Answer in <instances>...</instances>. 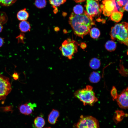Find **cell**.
I'll return each mask as SVG.
<instances>
[{"mask_svg":"<svg viewBox=\"0 0 128 128\" xmlns=\"http://www.w3.org/2000/svg\"><path fill=\"white\" fill-rule=\"evenodd\" d=\"M69 22L74 34L82 38L89 33L91 27L95 24L93 18L86 11L79 15L72 12Z\"/></svg>","mask_w":128,"mask_h":128,"instance_id":"1","label":"cell"},{"mask_svg":"<svg viewBox=\"0 0 128 128\" xmlns=\"http://www.w3.org/2000/svg\"><path fill=\"white\" fill-rule=\"evenodd\" d=\"M128 27V23L125 22L115 24L111 28L110 35L111 39L113 41L117 40L127 46Z\"/></svg>","mask_w":128,"mask_h":128,"instance_id":"2","label":"cell"},{"mask_svg":"<svg viewBox=\"0 0 128 128\" xmlns=\"http://www.w3.org/2000/svg\"><path fill=\"white\" fill-rule=\"evenodd\" d=\"M74 95L85 106L89 105L92 106L98 101L93 90V87L90 85H87L85 88L78 90Z\"/></svg>","mask_w":128,"mask_h":128,"instance_id":"3","label":"cell"},{"mask_svg":"<svg viewBox=\"0 0 128 128\" xmlns=\"http://www.w3.org/2000/svg\"><path fill=\"white\" fill-rule=\"evenodd\" d=\"M78 44L75 41L68 38L65 40L59 47L62 55L71 59L74 54L78 51Z\"/></svg>","mask_w":128,"mask_h":128,"instance_id":"4","label":"cell"},{"mask_svg":"<svg viewBox=\"0 0 128 128\" xmlns=\"http://www.w3.org/2000/svg\"><path fill=\"white\" fill-rule=\"evenodd\" d=\"M102 0L100 7L105 16L109 17L113 12L118 11L123 13L124 11L123 7L118 5L116 0Z\"/></svg>","mask_w":128,"mask_h":128,"instance_id":"5","label":"cell"},{"mask_svg":"<svg viewBox=\"0 0 128 128\" xmlns=\"http://www.w3.org/2000/svg\"><path fill=\"white\" fill-rule=\"evenodd\" d=\"M73 128H100L98 120L90 116L81 115L77 123L73 126Z\"/></svg>","mask_w":128,"mask_h":128,"instance_id":"6","label":"cell"},{"mask_svg":"<svg viewBox=\"0 0 128 128\" xmlns=\"http://www.w3.org/2000/svg\"><path fill=\"white\" fill-rule=\"evenodd\" d=\"M11 90L9 78L0 74V101L5 99Z\"/></svg>","mask_w":128,"mask_h":128,"instance_id":"7","label":"cell"},{"mask_svg":"<svg viewBox=\"0 0 128 128\" xmlns=\"http://www.w3.org/2000/svg\"><path fill=\"white\" fill-rule=\"evenodd\" d=\"M87 12L92 18L100 14L102 12L98 0H86Z\"/></svg>","mask_w":128,"mask_h":128,"instance_id":"8","label":"cell"},{"mask_svg":"<svg viewBox=\"0 0 128 128\" xmlns=\"http://www.w3.org/2000/svg\"><path fill=\"white\" fill-rule=\"evenodd\" d=\"M128 88L124 89L120 93L117 95L116 98L119 106L122 109L128 108Z\"/></svg>","mask_w":128,"mask_h":128,"instance_id":"9","label":"cell"},{"mask_svg":"<svg viewBox=\"0 0 128 128\" xmlns=\"http://www.w3.org/2000/svg\"><path fill=\"white\" fill-rule=\"evenodd\" d=\"M59 115V113L58 110L53 109L48 115V122L51 124H55L57 121V119Z\"/></svg>","mask_w":128,"mask_h":128,"instance_id":"10","label":"cell"},{"mask_svg":"<svg viewBox=\"0 0 128 128\" xmlns=\"http://www.w3.org/2000/svg\"><path fill=\"white\" fill-rule=\"evenodd\" d=\"M29 16L28 13L25 8L19 11L17 14V17L18 20L21 21H26Z\"/></svg>","mask_w":128,"mask_h":128,"instance_id":"11","label":"cell"},{"mask_svg":"<svg viewBox=\"0 0 128 128\" xmlns=\"http://www.w3.org/2000/svg\"><path fill=\"white\" fill-rule=\"evenodd\" d=\"M101 78L100 74L94 71L91 73L89 78L90 82L92 83H96L100 81Z\"/></svg>","mask_w":128,"mask_h":128,"instance_id":"12","label":"cell"},{"mask_svg":"<svg viewBox=\"0 0 128 128\" xmlns=\"http://www.w3.org/2000/svg\"><path fill=\"white\" fill-rule=\"evenodd\" d=\"M123 15V13L117 11L113 12L110 16L112 20L118 23L121 20Z\"/></svg>","mask_w":128,"mask_h":128,"instance_id":"13","label":"cell"},{"mask_svg":"<svg viewBox=\"0 0 128 128\" xmlns=\"http://www.w3.org/2000/svg\"><path fill=\"white\" fill-rule=\"evenodd\" d=\"M19 26L20 30L22 32H26L30 30V25L29 23L26 21H21L19 23Z\"/></svg>","mask_w":128,"mask_h":128,"instance_id":"14","label":"cell"},{"mask_svg":"<svg viewBox=\"0 0 128 128\" xmlns=\"http://www.w3.org/2000/svg\"><path fill=\"white\" fill-rule=\"evenodd\" d=\"M89 65L91 68L92 69H96L100 67L101 62L99 59L94 58L91 59L89 62Z\"/></svg>","mask_w":128,"mask_h":128,"instance_id":"15","label":"cell"},{"mask_svg":"<svg viewBox=\"0 0 128 128\" xmlns=\"http://www.w3.org/2000/svg\"><path fill=\"white\" fill-rule=\"evenodd\" d=\"M34 124L36 128H42L45 125V121L42 117L37 116L34 120Z\"/></svg>","mask_w":128,"mask_h":128,"instance_id":"16","label":"cell"},{"mask_svg":"<svg viewBox=\"0 0 128 128\" xmlns=\"http://www.w3.org/2000/svg\"><path fill=\"white\" fill-rule=\"evenodd\" d=\"M105 47L108 51H113L116 49V43L113 41L109 40L106 43Z\"/></svg>","mask_w":128,"mask_h":128,"instance_id":"17","label":"cell"},{"mask_svg":"<svg viewBox=\"0 0 128 128\" xmlns=\"http://www.w3.org/2000/svg\"><path fill=\"white\" fill-rule=\"evenodd\" d=\"M91 37L94 39L97 38L99 37L100 34L99 30L96 27H93L90 29L89 33Z\"/></svg>","mask_w":128,"mask_h":128,"instance_id":"18","label":"cell"},{"mask_svg":"<svg viewBox=\"0 0 128 128\" xmlns=\"http://www.w3.org/2000/svg\"><path fill=\"white\" fill-rule=\"evenodd\" d=\"M116 116L115 117L114 122L117 123L121 121L124 117H126V114H125L123 111H117L116 112Z\"/></svg>","mask_w":128,"mask_h":128,"instance_id":"19","label":"cell"},{"mask_svg":"<svg viewBox=\"0 0 128 128\" xmlns=\"http://www.w3.org/2000/svg\"><path fill=\"white\" fill-rule=\"evenodd\" d=\"M37 106V104L35 103L29 102L26 103V115H29L32 113L34 108Z\"/></svg>","mask_w":128,"mask_h":128,"instance_id":"20","label":"cell"},{"mask_svg":"<svg viewBox=\"0 0 128 128\" xmlns=\"http://www.w3.org/2000/svg\"><path fill=\"white\" fill-rule=\"evenodd\" d=\"M66 1V0H49L50 4L53 8L59 6L64 4Z\"/></svg>","mask_w":128,"mask_h":128,"instance_id":"21","label":"cell"},{"mask_svg":"<svg viewBox=\"0 0 128 128\" xmlns=\"http://www.w3.org/2000/svg\"><path fill=\"white\" fill-rule=\"evenodd\" d=\"M35 4L37 8L39 9L42 8L46 6V0H36Z\"/></svg>","mask_w":128,"mask_h":128,"instance_id":"22","label":"cell"},{"mask_svg":"<svg viewBox=\"0 0 128 128\" xmlns=\"http://www.w3.org/2000/svg\"><path fill=\"white\" fill-rule=\"evenodd\" d=\"M17 0H0V5L3 6H9L13 5Z\"/></svg>","mask_w":128,"mask_h":128,"instance_id":"23","label":"cell"},{"mask_svg":"<svg viewBox=\"0 0 128 128\" xmlns=\"http://www.w3.org/2000/svg\"><path fill=\"white\" fill-rule=\"evenodd\" d=\"M83 10V7L80 5H76L73 8V12L77 15H79L82 14Z\"/></svg>","mask_w":128,"mask_h":128,"instance_id":"24","label":"cell"},{"mask_svg":"<svg viewBox=\"0 0 128 128\" xmlns=\"http://www.w3.org/2000/svg\"><path fill=\"white\" fill-rule=\"evenodd\" d=\"M8 20V17L4 12H0V23L2 25L6 23Z\"/></svg>","mask_w":128,"mask_h":128,"instance_id":"25","label":"cell"},{"mask_svg":"<svg viewBox=\"0 0 128 128\" xmlns=\"http://www.w3.org/2000/svg\"><path fill=\"white\" fill-rule=\"evenodd\" d=\"M117 4L120 6L123 7L127 3L128 0H116Z\"/></svg>","mask_w":128,"mask_h":128,"instance_id":"26","label":"cell"},{"mask_svg":"<svg viewBox=\"0 0 128 128\" xmlns=\"http://www.w3.org/2000/svg\"><path fill=\"white\" fill-rule=\"evenodd\" d=\"M19 110L21 113L25 114L27 110L26 104L21 105L19 107Z\"/></svg>","mask_w":128,"mask_h":128,"instance_id":"27","label":"cell"},{"mask_svg":"<svg viewBox=\"0 0 128 128\" xmlns=\"http://www.w3.org/2000/svg\"><path fill=\"white\" fill-rule=\"evenodd\" d=\"M13 77L14 78L15 80H17L18 78V75L16 73H14L13 75Z\"/></svg>","mask_w":128,"mask_h":128,"instance_id":"28","label":"cell"},{"mask_svg":"<svg viewBox=\"0 0 128 128\" xmlns=\"http://www.w3.org/2000/svg\"><path fill=\"white\" fill-rule=\"evenodd\" d=\"M4 43V39L0 37V47L3 45Z\"/></svg>","mask_w":128,"mask_h":128,"instance_id":"29","label":"cell"},{"mask_svg":"<svg viewBox=\"0 0 128 128\" xmlns=\"http://www.w3.org/2000/svg\"><path fill=\"white\" fill-rule=\"evenodd\" d=\"M86 46V44L84 43H82L81 44L80 47L83 49L85 48Z\"/></svg>","mask_w":128,"mask_h":128,"instance_id":"30","label":"cell"},{"mask_svg":"<svg viewBox=\"0 0 128 128\" xmlns=\"http://www.w3.org/2000/svg\"><path fill=\"white\" fill-rule=\"evenodd\" d=\"M128 4L127 3L123 7V9L127 11H128Z\"/></svg>","mask_w":128,"mask_h":128,"instance_id":"31","label":"cell"},{"mask_svg":"<svg viewBox=\"0 0 128 128\" xmlns=\"http://www.w3.org/2000/svg\"><path fill=\"white\" fill-rule=\"evenodd\" d=\"M77 3H80L83 2L85 1L86 0H73Z\"/></svg>","mask_w":128,"mask_h":128,"instance_id":"32","label":"cell"},{"mask_svg":"<svg viewBox=\"0 0 128 128\" xmlns=\"http://www.w3.org/2000/svg\"><path fill=\"white\" fill-rule=\"evenodd\" d=\"M3 29V27L2 24L0 23V33L1 32Z\"/></svg>","mask_w":128,"mask_h":128,"instance_id":"33","label":"cell"},{"mask_svg":"<svg viewBox=\"0 0 128 128\" xmlns=\"http://www.w3.org/2000/svg\"><path fill=\"white\" fill-rule=\"evenodd\" d=\"M50 128V127H48V128Z\"/></svg>","mask_w":128,"mask_h":128,"instance_id":"34","label":"cell"}]
</instances>
